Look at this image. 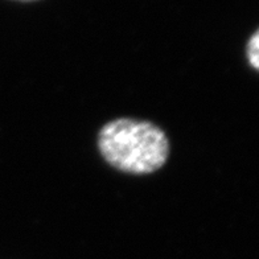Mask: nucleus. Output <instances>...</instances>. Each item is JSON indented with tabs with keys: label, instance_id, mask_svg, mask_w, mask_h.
I'll return each instance as SVG.
<instances>
[{
	"label": "nucleus",
	"instance_id": "f257e3e1",
	"mask_svg": "<svg viewBox=\"0 0 259 259\" xmlns=\"http://www.w3.org/2000/svg\"><path fill=\"white\" fill-rule=\"evenodd\" d=\"M97 147L103 160L122 174L143 176L163 168L170 144L163 128L134 118H116L98 131Z\"/></svg>",
	"mask_w": 259,
	"mask_h": 259
},
{
	"label": "nucleus",
	"instance_id": "f03ea898",
	"mask_svg": "<svg viewBox=\"0 0 259 259\" xmlns=\"http://www.w3.org/2000/svg\"><path fill=\"white\" fill-rule=\"evenodd\" d=\"M246 57L254 70L259 69V32L255 31L246 45Z\"/></svg>",
	"mask_w": 259,
	"mask_h": 259
},
{
	"label": "nucleus",
	"instance_id": "7ed1b4c3",
	"mask_svg": "<svg viewBox=\"0 0 259 259\" xmlns=\"http://www.w3.org/2000/svg\"><path fill=\"white\" fill-rule=\"evenodd\" d=\"M21 2H32V0H21Z\"/></svg>",
	"mask_w": 259,
	"mask_h": 259
}]
</instances>
